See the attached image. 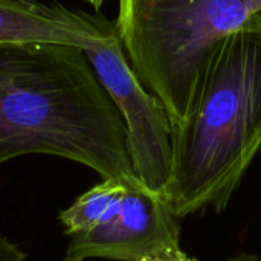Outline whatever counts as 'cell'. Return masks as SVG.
I'll list each match as a JSON object with an SVG mask.
<instances>
[{
  "label": "cell",
  "mask_w": 261,
  "mask_h": 261,
  "mask_svg": "<svg viewBox=\"0 0 261 261\" xmlns=\"http://www.w3.org/2000/svg\"><path fill=\"white\" fill-rule=\"evenodd\" d=\"M28 154L138 177L124 121L83 49L0 44V165Z\"/></svg>",
  "instance_id": "6da1fadb"
},
{
  "label": "cell",
  "mask_w": 261,
  "mask_h": 261,
  "mask_svg": "<svg viewBox=\"0 0 261 261\" xmlns=\"http://www.w3.org/2000/svg\"><path fill=\"white\" fill-rule=\"evenodd\" d=\"M0 261H26V254L18 245L0 236Z\"/></svg>",
  "instance_id": "ba28073f"
},
{
  "label": "cell",
  "mask_w": 261,
  "mask_h": 261,
  "mask_svg": "<svg viewBox=\"0 0 261 261\" xmlns=\"http://www.w3.org/2000/svg\"><path fill=\"white\" fill-rule=\"evenodd\" d=\"M260 12L261 0H118L124 52L171 132L190 116L217 46Z\"/></svg>",
  "instance_id": "3957f363"
},
{
  "label": "cell",
  "mask_w": 261,
  "mask_h": 261,
  "mask_svg": "<svg viewBox=\"0 0 261 261\" xmlns=\"http://www.w3.org/2000/svg\"><path fill=\"white\" fill-rule=\"evenodd\" d=\"M257 18H258V21H260V23H261V12H260V14H258V15H257Z\"/></svg>",
  "instance_id": "8fae6325"
},
{
  "label": "cell",
  "mask_w": 261,
  "mask_h": 261,
  "mask_svg": "<svg viewBox=\"0 0 261 261\" xmlns=\"http://www.w3.org/2000/svg\"><path fill=\"white\" fill-rule=\"evenodd\" d=\"M135 179H102L76 197L70 206L58 214L64 234L72 237L86 232L115 216L121 210L127 184Z\"/></svg>",
  "instance_id": "52a82bcc"
},
{
  "label": "cell",
  "mask_w": 261,
  "mask_h": 261,
  "mask_svg": "<svg viewBox=\"0 0 261 261\" xmlns=\"http://www.w3.org/2000/svg\"><path fill=\"white\" fill-rule=\"evenodd\" d=\"M67 261V260H63ZM222 261H261L260 255L257 254H248V252H242V254H237L234 257H229V258H225Z\"/></svg>",
  "instance_id": "9c48e42d"
},
{
  "label": "cell",
  "mask_w": 261,
  "mask_h": 261,
  "mask_svg": "<svg viewBox=\"0 0 261 261\" xmlns=\"http://www.w3.org/2000/svg\"><path fill=\"white\" fill-rule=\"evenodd\" d=\"M93 17L54 2L0 0V44H64L84 49Z\"/></svg>",
  "instance_id": "8992f818"
},
{
  "label": "cell",
  "mask_w": 261,
  "mask_h": 261,
  "mask_svg": "<svg viewBox=\"0 0 261 261\" xmlns=\"http://www.w3.org/2000/svg\"><path fill=\"white\" fill-rule=\"evenodd\" d=\"M171 176L162 193L177 217L226 210L261 153V23L214 50L196 104L171 132Z\"/></svg>",
  "instance_id": "7a4b0ae2"
},
{
  "label": "cell",
  "mask_w": 261,
  "mask_h": 261,
  "mask_svg": "<svg viewBox=\"0 0 261 261\" xmlns=\"http://www.w3.org/2000/svg\"><path fill=\"white\" fill-rule=\"evenodd\" d=\"M83 50L124 121L135 174L162 196L173 162L171 124L164 106L135 73L115 21L95 14L93 31Z\"/></svg>",
  "instance_id": "277c9868"
},
{
  "label": "cell",
  "mask_w": 261,
  "mask_h": 261,
  "mask_svg": "<svg viewBox=\"0 0 261 261\" xmlns=\"http://www.w3.org/2000/svg\"><path fill=\"white\" fill-rule=\"evenodd\" d=\"M84 2H87L90 6H93L95 9H99L104 3H106V0H84Z\"/></svg>",
  "instance_id": "30bf717a"
},
{
  "label": "cell",
  "mask_w": 261,
  "mask_h": 261,
  "mask_svg": "<svg viewBox=\"0 0 261 261\" xmlns=\"http://www.w3.org/2000/svg\"><path fill=\"white\" fill-rule=\"evenodd\" d=\"M197 261L180 243V225L162 196L139 179L127 184L121 210L95 228L69 237L64 260Z\"/></svg>",
  "instance_id": "5b68a950"
}]
</instances>
